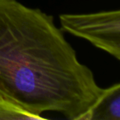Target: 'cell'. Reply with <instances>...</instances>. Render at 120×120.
Segmentation results:
<instances>
[{
  "mask_svg": "<svg viewBox=\"0 0 120 120\" xmlns=\"http://www.w3.org/2000/svg\"><path fill=\"white\" fill-rule=\"evenodd\" d=\"M88 120H120V82L103 89Z\"/></svg>",
  "mask_w": 120,
  "mask_h": 120,
  "instance_id": "cell-3",
  "label": "cell"
},
{
  "mask_svg": "<svg viewBox=\"0 0 120 120\" xmlns=\"http://www.w3.org/2000/svg\"><path fill=\"white\" fill-rule=\"evenodd\" d=\"M1 119L40 120L44 119V118L28 112L0 93V120Z\"/></svg>",
  "mask_w": 120,
  "mask_h": 120,
  "instance_id": "cell-4",
  "label": "cell"
},
{
  "mask_svg": "<svg viewBox=\"0 0 120 120\" xmlns=\"http://www.w3.org/2000/svg\"><path fill=\"white\" fill-rule=\"evenodd\" d=\"M62 29L88 41L120 61V9L62 14Z\"/></svg>",
  "mask_w": 120,
  "mask_h": 120,
  "instance_id": "cell-2",
  "label": "cell"
},
{
  "mask_svg": "<svg viewBox=\"0 0 120 120\" xmlns=\"http://www.w3.org/2000/svg\"><path fill=\"white\" fill-rule=\"evenodd\" d=\"M53 17L0 0V93L31 114L88 120L103 92Z\"/></svg>",
  "mask_w": 120,
  "mask_h": 120,
  "instance_id": "cell-1",
  "label": "cell"
}]
</instances>
